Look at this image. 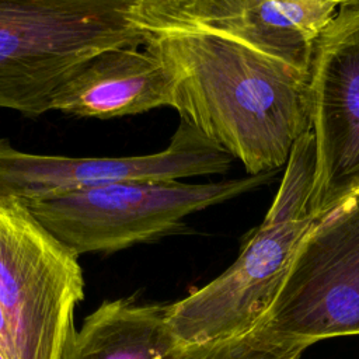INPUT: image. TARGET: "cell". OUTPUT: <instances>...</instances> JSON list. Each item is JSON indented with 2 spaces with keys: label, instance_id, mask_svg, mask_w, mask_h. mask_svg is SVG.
Wrapping results in <instances>:
<instances>
[{
  "label": "cell",
  "instance_id": "cell-10",
  "mask_svg": "<svg viewBox=\"0 0 359 359\" xmlns=\"http://www.w3.org/2000/svg\"><path fill=\"white\" fill-rule=\"evenodd\" d=\"M175 74L149 45L102 50L55 94L52 111L111 119L174 104Z\"/></svg>",
  "mask_w": 359,
  "mask_h": 359
},
{
  "label": "cell",
  "instance_id": "cell-12",
  "mask_svg": "<svg viewBox=\"0 0 359 359\" xmlns=\"http://www.w3.org/2000/svg\"><path fill=\"white\" fill-rule=\"evenodd\" d=\"M309 342L273 332L258 325L248 334L208 341L181 344L172 359H299Z\"/></svg>",
  "mask_w": 359,
  "mask_h": 359
},
{
  "label": "cell",
  "instance_id": "cell-3",
  "mask_svg": "<svg viewBox=\"0 0 359 359\" xmlns=\"http://www.w3.org/2000/svg\"><path fill=\"white\" fill-rule=\"evenodd\" d=\"M139 0H0V108L52 111L57 90L94 55L143 46Z\"/></svg>",
  "mask_w": 359,
  "mask_h": 359
},
{
  "label": "cell",
  "instance_id": "cell-15",
  "mask_svg": "<svg viewBox=\"0 0 359 359\" xmlns=\"http://www.w3.org/2000/svg\"><path fill=\"white\" fill-rule=\"evenodd\" d=\"M342 4H353V6H359V0H348V1L342 3Z\"/></svg>",
  "mask_w": 359,
  "mask_h": 359
},
{
  "label": "cell",
  "instance_id": "cell-1",
  "mask_svg": "<svg viewBox=\"0 0 359 359\" xmlns=\"http://www.w3.org/2000/svg\"><path fill=\"white\" fill-rule=\"evenodd\" d=\"M175 74L172 108L248 174L286 165L311 129L309 74L210 34H146Z\"/></svg>",
  "mask_w": 359,
  "mask_h": 359
},
{
  "label": "cell",
  "instance_id": "cell-7",
  "mask_svg": "<svg viewBox=\"0 0 359 359\" xmlns=\"http://www.w3.org/2000/svg\"><path fill=\"white\" fill-rule=\"evenodd\" d=\"M309 94L316 156L310 205L321 219L359 194V6L339 4L320 32Z\"/></svg>",
  "mask_w": 359,
  "mask_h": 359
},
{
  "label": "cell",
  "instance_id": "cell-8",
  "mask_svg": "<svg viewBox=\"0 0 359 359\" xmlns=\"http://www.w3.org/2000/svg\"><path fill=\"white\" fill-rule=\"evenodd\" d=\"M234 158L181 119L170 144L132 157H66L17 150L0 139V199L22 203L125 181H181L224 174Z\"/></svg>",
  "mask_w": 359,
  "mask_h": 359
},
{
  "label": "cell",
  "instance_id": "cell-9",
  "mask_svg": "<svg viewBox=\"0 0 359 359\" xmlns=\"http://www.w3.org/2000/svg\"><path fill=\"white\" fill-rule=\"evenodd\" d=\"M338 4L321 0H139L144 34H210L244 43L310 76L314 43Z\"/></svg>",
  "mask_w": 359,
  "mask_h": 359
},
{
  "label": "cell",
  "instance_id": "cell-16",
  "mask_svg": "<svg viewBox=\"0 0 359 359\" xmlns=\"http://www.w3.org/2000/svg\"><path fill=\"white\" fill-rule=\"evenodd\" d=\"M0 359H6V356L3 355V352H1V351H0Z\"/></svg>",
  "mask_w": 359,
  "mask_h": 359
},
{
  "label": "cell",
  "instance_id": "cell-5",
  "mask_svg": "<svg viewBox=\"0 0 359 359\" xmlns=\"http://www.w3.org/2000/svg\"><path fill=\"white\" fill-rule=\"evenodd\" d=\"M273 171L215 182L125 181L25 203L79 257L115 252L174 233L191 213L265 184Z\"/></svg>",
  "mask_w": 359,
  "mask_h": 359
},
{
  "label": "cell",
  "instance_id": "cell-14",
  "mask_svg": "<svg viewBox=\"0 0 359 359\" xmlns=\"http://www.w3.org/2000/svg\"><path fill=\"white\" fill-rule=\"evenodd\" d=\"M321 1H330V3H335V4H342V3H345V1H348V0H321Z\"/></svg>",
  "mask_w": 359,
  "mask_h": 359
},
{
  "label": "cell",
  "instance_id": "cell-4",
  "mask_svg": "<svg viewBox=\"0 0 359 359\" xmlns=\"http://www.w3.org/2000/svg\"><path fill=\"white\" fill-rule=\"evenodd\" d=\"M84 299L79 255L17 199H0V307L8 359H62Z\"/></svg>",
  "mask_w": 359,
  "mask_h": 359
},
{
  "label": "cell",
  "instance_id": "cell-13",
  "mask_svg": "<svg viewBox=\"0 0 359 359\" xmlns=\"http://www.w3.org/2000/svg\"><path fill=\"white\" fill-rule=\"evenodd\" d=\"M0 351L3 352V355L6 356V359H8V353H10V339H8L7 325H6V320H4V316H3L1 307H0Z\"/></svg>",
  "mask_w": 359,
  "mask_h": 359
},
{
  "label": "cell",
  "instance_id": "cell-6",
  "mask_svg": "<svg viewBox=\"0 0 359 359\" xmlns=\"http://www.w3.org/2000/svg\"><path fill=\"white\" fill-rule=\"evenodd\" d=\"M259 325L310 345L359 334V194L313 226Z\"/></svg>",
  "mask_w": 359,
  "mask_h": 359
},
{
  "label": "cell",
  "instance_id": "cell-11",
  "mask_svg": "<svg viewBox=\"0 0 359 359\" xmlns=\"http://www.w3.org/2000/svg\"><path fill=\"white\" fill-rule=\"evenodd\" d=\"M168 316L170 303L102 302L74 330L62 359H172L181 342Z\"/></svg>",
  "mask_w": 359,
  "mask_h": 359
},
{
  "label": "cell",
  "instance_id": "cell-2",
  "mask_svg": "<svg viewBox=\"0 0 359 359\" xmlns=\"http://www.w3.org/2000/svg\"><path fill=\"white\" fill-rule=\"evenodd\" d=\"M314 170L310 129L294 143L265 219L233 265L203 287L170 303V325L181 344L240 337L264 321L306 236L320 220L310 205Z\"/></svg>",
  "mask_w": 359,
  "mask_h": 359
}]
</instances>
